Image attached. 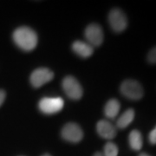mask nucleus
Instances as JSON below:
<instances>
[{"mask_svg": "<svg viewBox=\"0 0 156 156\" xmlns=\"http://www.w3.org/2000/svg\"><path fill=\"white\" fill-rule=\"evenodd\" d=\"M12 38L17 47L23 51L33 50L38 42L37 33L27 26L16 29L12 34Z\"/></svg>", "mask_w": 156, "mask_h": 156, "instance_id": "obj_1", "label": "nucleus"}, {"mask_svg": "<svg viewBox=\"0 0 156 156\" xmlns=\"http://www.w3.org/2000/svg\"><path fill=\"white\" fill-rule=\"evenodd\" d=\"M120 90L123 96L132 101L140 100L144 95V90L141 84L138 81L133 79L125 80L121 84Z\"/></svg>", "mask_w": 156, "mask_h": 156, "instance_id": "obj_2", "label": "nucleus"}, {"mask_svg": "<svg viewBox=\"0 0 156 156\" xmlns=\"http://www.w3.org/2000/svg\"><path fill=\"white\" fill-rule=\"evenodd\" d=\"M64 101L61 97H44L38 102V108L45 115H54L61 111Z\"/></svg>", "mask_w": 156, "mask_h": 156, "instance_id": "obj_3", "label": "nucleus"}, {"mask_svg": "<svg viewBox=\"0 0 156 156\" xmlns=\"http://www.w3.org/2000/svg\"><path fill=\"white\" fill-rule=\"evenodd\" d=\"M62 89L69 98L77 101L83 96V88L77 80L71 76H68L62 80Z\"/></svg>", "mask_w": 156, "mask_h": 156, "instance_id": "obj_4", "label": "nucleus"}, {"mask_svg": "<svg viewBox=\"0 0 156 156\" xmlns=\"http://www.w3.org/2000/svg\"><path fill=\"white\" fill-rule=\"evenodd\" d=\"M108 23L111 29L117 33L124 31L128 27V18L122 10L115 8L108 14Z\"/></svg>", "mask_w": 156, "mask_h": 156, "instance_id": "obj_5", "label": "nucleus"}, {"mask_svg": "<svg viewBox=\"0 0 156 156\" xmlns=\"http://www.w3.org/2000/svg\"><path fill=\"white\" fill-rule=\"evenodd\" d=\"M54 78V73L47 68H38L31 73L30 82L34 88H40Z\"/></svg>", "mask_w": 156, "mask_h": 156, "instance_id": "obj_6", "label": "nucleus"}, {"mask_svg": "<svg viewBox=\"0 0 156 156\" xmlns=\"http://www.w3.org/2000/svg\"><path fill=\"white\" fill-rule=\"evenodd\" d=\"M62 137L69 142L78 143L83 138V132L76 123L69 122L62 129Z\"/></svg>", "mask_w": 156, "mask_h": 156, "instance_id": "obj_7", "label": "nucleus"}, {"mask_svg": "<svg viewBox=\"0 0 156 156\" xmlns=\"http://www.w3.org/2000/svg\"><path fill=\"white\" fill-rule=\"evenodd\" d=\"M85 37L88 44L92 47L100 46L103 42V31L102 29L97 23H90L85 30Z\"/></svg>", "mask_w": 156, "mask_h": 156, "instance_id": "obj_8", "label": "nucleus"}, {"mask_svg": "<svg viewBox=\"0 0 156 156\" xmlns=\"http://www.w3.org/2000/svg\"><path fill=\"white\" fill-rule=\"evenodd\" d=\"M96 131L101 138L112 140L116 136V128L106 120L99 121L96 124Z\"/></svg>", "mask_w": 156, "mask_h": 156, "instance_id": "obj_9", "label": "nucleus"}, {"mask_svg": "<svg viewBox=\"0 0 156 156\" xmlns=\"http://www.w3.org/2000/svg\"><path fill=\"white\" fill-rule=\"evenodd\" d=\"M73 51L83 58H88L93 55L94 48L89 44L88 43H85L83 41H76L72 44Z\"/></svg>", "mask_w": 156, "mask_h": 156, "instance_id": "obj_10", "label": "nucleus"}, {"mask_svg": "<svg viewBox=\"0 0 156 156\" xmlns=\"http://www.w3.org/2000/svg\"><path fill=\"white\" fill-rule=\"evenodd\" d=\"M135 113L133 108H128L121 115V116L117 119L116 127L120 129H124L128 127L134 121Z\"/></svg>", "mask_w": 156, "mask_h": 156, "instance_id": "obj_11", "label": "nucleus"}, {"mask_svg": "<svg viewBox=\"0 0 156 156\" xmlns=\"http://www.w3.org/2000/svg\"><path fill=\"white\" fill-rule=\"evenodd\" d=\"M121 104L117 99H110L104 107V114L108 119H115L119 115Z\"/></svg>", "mask_w": 156, "mask_h": 156, "instance_id": "obj_12", "label": "nucleus"}, {"mask_svg": "<svg viewBox=\"0 0 156 156\" xmlns=\"http://www.w3.org/2000/svg\"><path fill=\"white\" fill-rule=\"evenodd\" d=\"M128 142L131 149L134 151H140L143 146V139L142 135L139 130H132L128 135Z\"/></svg>", "mask_w": 156, "mask_h": 156, "instance_id": "obj_13", "label": "nucleus"}, {"mask_svg": "<svg viewBox=\"0 0 156 156\" xmlns=\"http://www.w3.org/2000/svg\"><path fill=\"white\" fill-rule=\"evenodd\" d=\"M118 147L114 142H108L104 146L102 155L103 156H118Z\"/></svg>", "mask_w": 156, "mask_h": 156, "instance_id": "obj_14", "label": "nucleus"}, {"mask_svg": "<svg viewBox=\"0 0 156 156\" xmlns=\"http://www.w3.org/2000/svg\"><path fill=\"white\" fill-rule=\"evenodd\" d=\"M147 61L152 64H156V46L154 47L152 50L148 52L147 55Z\"/></svg>", "mask_w": 156, "mask_h": 156, "instance_id": "obj_15", "label": "nucleus"}, {"mask_svg": "<svg viewBox=\"0 0 156 156\" xmlns=\"http://www.w3.org/2000/svg\"><path fill=\"white\" fill-rule=\"evenodd\" d=\"M148 140L152 145H156V126L154 129L149 133L148 135Z\"/></svg>", "mask_w": 156, "mask_h": 156, "instance_id": "obj_16", "label": "nucleus"}, {"mask_svg": "<svg viewBox=\"0 0 156 156\" xmlns=\"http://www.w3.org/2000/svg\"><path fill=\"white\" fill-rule=\"evenodd\" d=\"M6 94L5 92L2 89H0V106L4 103V101L5 100Z\"/></svg>", "mask_w": 156, "mask_h": 156, "instance_id": "obj_17", "label": "nucleus"}, {"mask_svg": "<svg viewBox=\"0 0 156 156\" xmlns=\"http://www.w3.org/2000/svg\"><path fill=\"white\" fill-rule=\"evenodd\" d=\"M139 156H150L149 154H147V153H140L139 154Z\"/></svg>", "mask_w": 156, "mask_h": 156, "instance_id": "obj_18", "label": "nucleus"}, {"mask_svg": "<svg viewBox=\"0 0 156 156\" xmlns=\"http://www.w3.org/2000/svg\"><path fill=\"white\" fill-rule=\"evenodd\" d=\"M93 156H103L102 155V153H100V152H98V153H95V154Z\"/></svg>", "mask_w": 156, "mask_h": 156, "instance_id": "obj_19", "label": "nucleus"}, {"mask_svg": "<svg viewBox=\"0 0 156 156\" xmlns=\"http://www.w3.org/2000/svg\"><path fill=\"white\" fill-rule=\"evenodd\" d=\"M42 156H51V155H50V154H44V155H42Z\"/></svg>", "mask_w": 156, "mask_h": 156, "instance_id": "obj_20", "label": "nucleus"}]
</instances>
